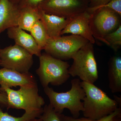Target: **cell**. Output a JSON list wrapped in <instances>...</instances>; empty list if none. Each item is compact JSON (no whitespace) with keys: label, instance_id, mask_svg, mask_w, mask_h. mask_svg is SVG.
I'll use <instances>...</instances> for the list:
<instances>
[{"label":"cell","instance_id":"8992f818","mask_svg":"<svg viewBox=\"0 0 121 121\" xmlns=\"http://www.w3.org/2000/svg\"><path fill=\"white\" fill-rule=\"evenodd\" d=\"M121 17L117 13L106 8L98 9L91 13L90 26L95 39L107 45L104 38L121 25Z\"/></svg>","mask_w":121,"mask_h":121},{"label":"cell","instance_id":"e0dca14e","mask_svg":"<svg viewBox=\"0 0 121 121\" xmlns=\"http://www.w3.org/2000/svg\"><path fill=\"white\" fill-rule=\"evenodd\" d=\"M30 32L39 48L41 50H43L49 39L41 20L35 23Z\"/></svg>","mask_w":121,"mask_h":121},{"label":"cell","instance_id":"8fae6325","mask_svg":"<svg viewBox=\"0 0 121 121\" xmlns=\"http://www.w3.org/2000/svg\"><path fill=\"white\" fill-rule=\"evenodd\" d=\"M37 84L35 76L29 72L21 73L5 68L0 69L1 86L11 88Z\"/></svg>","mask_w":121,"mask_h":121},{"label":"cell","instance_id":"ba28073f","mask_svg":"<svg viewBox=\"0 0 121 121\" xmlns=\"http://www.w3.org/2000/svg\"><path fill=\"white\" fill-rule=\"evenodd\" d=\"M33 56L23 48L15 44L1 49L0 66L20 73H28L34 62Z\"/></svg>","mask_w":121,"mask_h":121},{"label":"cell","instance_id":"5bb4252c","mask_svg":"<svg viewBox=\"0 0 121 121\" xmlns=\"http://www.w3.org/2000/svg\"><path fill=\"white\" fill-rule=\"evenodd\" d=\"M40 10V20L43 22L49 39L60 36L61 32L72 19H67L45 13Z\"/></svg>","mask_w":121,"mask_h":121},{"label":"cell","instance_id":"7c38bea8","mask_svg":"<svg viewBox=\"0 0 121 121\" xmlns=\"http://www.w3.org/2000/svg\"><path fill=\"white\" fill-rule=\"evenodd\" d=\"M7 35L9 38L15 41L16 44L23 48L33 55L39 57L41 55L42 50L31 35L25 32L18 26L8 29Z\"/></svg>","mask_w":121,"mask_h":121},{"label":"cell","instance_id":"3957f363","mask_svg":"<svg viewBox=\"0 0 121 121\" xmlns=\"http://www.w3.org/2000/svg\"><path fill=\"white\" fill-rule=\"evenodd\" d=\"M39 91L37 84L20 87L17 90L6 87H0V92H4L7 95V110L23 109L28 113L43 108L45 101L39 95Z\"/></svg>","mask_w":121,"mask_h":121},{"label":"cell","instance_id":"30bf717a","mask_svg":"<svg viewBox=\"0 0 121 121\" xmlns=\"http://www.w3.org/2000/svg\"><path fill=\"white\" fill-rule=\"evenodd\" d=\"M91 15V13L87 9L72 18L61 32V36L70 33L82 36L93 44L95 43V40L93 37L90 26Z\"/></svg>","mask_w":121,"mask_h":121},{"label":"cell","instance_id":"7a4b0ae2","mask_svg":"<svg viewBox=\"0 0 121 121\" xmlns=\"http://www.w3.org/2000/svg\"><path fill=\"white\" fill-rule=\"evenodd\" d=\"M81 82L78 78L72 79L71 89L66 92L58 93L48 86L44 88V93L50 100V105L56 112L62 114L66 108L73 117H79L80 111L82 112L84 109L83 102L81 101H83L86 96Z\"/></svg>","mask_w":121,"mask_h":121},{"label":"cell","instance_id":"44dd1931","mask_svg":"<svg viewBox=\"0 0 121 121\" xmlns=\"http://www.w3.org/2000/svg\"><path fill=\"white\" fill-rule=\"evenodd\" d=\"M61 114L56 112L49 104L44 106L43 112L39 118L42 121H60Z\"/></svg>","mask_w":121,"mask_h":121},{"label":"cell","instance_id":"9a60e30c","mask_svg":"<svg viewBox=\"0 0 121 121\" xmlns=\"http://www.w3.org/2000/svg\"><path fill=\"white\" fill-rule=\"evenodd\" d=\"M109 87L113 93L121 92V57H111L108 63Z\"/></svg>","mask_w":121,"mask_h":121},{"label":"cell","instance_id":"9c48e42d","mask_svg":"<svg viewBox=\"0 0 121 121\" xmlns=\"http://www.w3.org/2000/svg\"><path fill=\"white\" fill-rule=\"evenodd\" d=\"M82 0H44L39 8L45 13L71 19L87 9Z\"/></svg>","mask_w":121,"mask_h":121},{"label":"cell","instance_id":"ffe728a7","mask_svg":"<svg viewBox=\"0 0 121 121\" xmlns=\"http://www.w3.org/2000/svg\"><path fill=\"white\" fill-rule=\"evenodd\" d=\"M108 45L110 46L115 51H117L121 46V25L113 32L105 37Z\"/></svg>","mask_w":121,"mask_h":121},{"label":"cell","instance_id":"ac0fdd59","mask_svg":"<svg viewBox=\"0 0 121 121\" xmlns=\"http://www.w3.org/2000/svg\"><path fill=\"white\" fill-rule=\"evenodd\" d=\"M60 121H121V106L110 114L98 120H91L86 117L75 118L62 113L60 115Z\"/></svg>","mask_w":121,"mask_h":121},{"label":"cell","instance_id":"4fadbf2b","mask_svg":"<svg viewBox=\"0 0 121 121\" xmlns=\"http://www.w3.org/2000/svg\"><path fill=\"white\" fill-rule=\"evenodd\" d=\"M20 9L10 0H0V34L8 29L17 26Z\"/></svg>","mask_w":121,"mask_h":121},{"label":"cell","instance_id":"484cf974","mask_svg":"<svg viewBox=\"0 0 121 121\" xmlns=\"http://www.w3.org/2000/svg\"><path fill=\"white\" fill-rule=\"evenodd\" d=\"M26 121H42V120L40 118H36L30 119Z\"/></svg>","mask_w":121,"mask_h":121},{"label":"cell","instance_id":"83f0119b","mask_svg":"<svg viewBox=\"0 0 121 121\" xmlns=\"http://www.w3.org/2000/svg\"><path fill=\"white\" fill-rule=\"evenodd\" d=\"M1 49V48H0V51Z\"/></svg>","mask_w":121,"mask_h":121},{"label":"cell","instance_id":"603a6c76","mask_svg":"<svg viewBox=\"0 0 121 121\" xmlns=\"http://www.w3.org/2000/svg\"><path fill=\"white\" fill-rule=\"evenodd\" d=\"M44 0H20L18 5L20 9L24 7L37 8Z\"/></svg>","mask_w":121,"mask_h":121},{"label":"cell","instance_id":"6da1fadb","mask_svg":"<svg viewBox=\"0 0 121 121\" xmlns=\"http://www.w3.org/2000/svg\"><path fill=\"white\" fill-rule=\"evenodd\" d=\"M80 84L86 94L82 111L84 117L93 120L100 119L121 106V97L114 95V99H111L93 83L82 82Z\"/></svg>","mask_w":121,"mask_h":121},{"label":"cell","instance_id":"4316f807","mask_svg":"<svg viewBox=\"0 0 121 121\" xmlns=\"http://www.w3.org/2000/svg\"><path fill=\"white\" fill-rule=\"evenodd\" d=\"M10 0L13 3L18 4L20 0Z\"/></svg>","mask_w":121,"mask_h":121},{"label":"cell","instance_id":"cb8c5ba5","mask_svg":"<svg viewBox=\"0 0 121 121\" xmlns=\"http://www.w3.org/2000/svg\"><path fill=\"white\" fill-rule=\"evenodd\" d=\"M111 0H91V6L89 8L97 7L106 4Z\"/></svg>","mask_w":121,"mask_h":121},{"label":"cell","instance_id":"2e32d148","mask_svg":"<svg viewBox=\"0 0 121 121\" xmlns=\"http://www.w3.org/2000/svg\"><path fill=\"white\" fill-rule=\"evenodd\" d=\"M40 10L39 8L24 7L20 9L17 26L24 30L30 32L36 22L40 20Z\"/></svg>","mask_w":121,"mask_h":121},{"label":"cell","instance_id":"277c9868","mask_svg":"<svg viewBox=\"0 0 121 121\" xmlns=\"http://www.w3.org/2000/svg\"><path fill=\"white\" fill-rule=\"evenodd\" d=\"M39 66L36 70L43 88L49 84L58 86L67 81L70 77L67 62L56 58L46 52L39 57Z\"/></svg>","mask_w":121,"mask_h":121},{"label":"cell","instance_id":"d4e9b609","mask_svg":"<svg viewBox=\"0 0 121 121\" xmlns=\"http://www.w3.org/2000/svg\"><path fill=\"white\" fill-rule=\"evenodd\" d=\"M0 105L2 107L7 108L8 99L6 93L0 92Z\"/></svg>","mask_w":121,"mask_h":121},{"label":"cell","instance_id":"d6986e66","mask_svg":"<svg viewBox=\"0 0 121 121\" xmlns=\"http://www.w3.org/2000/svg\"><path fill=\"white\" fill-rule=\"evenodd\" d=\"M43 112V108L30 113L25 112L22 117H15L4 112L0 107V121H26L33 118H39Z\"/></svg>","mask_w":121,"mask_h":121},{"label":"cell","instance_id":"52a82bcc","mask_svg":"<svg viewBox=\"0 0 121 121\" xmlns=\"http://www.w3.org/2000/svg\"><path fill=\"white\" fill-rule=\"evenodd\" d=\"M89 43L86 39L77 35L60 36L55 39H48L43 50L56 58L68 60Z\"/></svg>","mask_w":121,"mask_h":121},{"label":"cell","instance_id":"7402d4cb","mask_svg":"<svg viewBox=\"0 0 121 121\" xmlns=\"http://www.w3.org/2000/svg\"><path fill=\"white\" fill-rule=\"evenodd\" d=\"M103 8L110 9L121 16V0H111L106 4L98 7L88 8L87 10L91 13L98 9Z\"/></svg>","mask_w":121,"mask_h":121},{"label":"cell","instance_id":"5b68a950","mask_svg":"<svg viewBox=\"0 0 121 121\" xmlns=\"http://www.w3.org/2000/svg\"><path fill=\"white\" fill-rule=\"evenodd\" d=\"M72 65L69 68L70 75L78 76L82 82L94 84L98 78L97 66L93 44L88 43L71 57Z\"/></svg>","mask_w":121,"mask_h":121}]
</instances>
